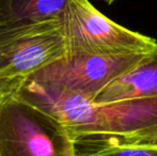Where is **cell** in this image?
Returning a JSON list of instances; mask_svg holds the SVG:
<instances>
[{
  "instance_id": "6",
  "label": "cell",
  "mask_w": 157,
  "mask_h": 156,
  "mask_svg": "<svg viewBox=\"0 0 157 156\" xmlns=\"http://www.w3.org/2000/svg\"><path fill=\"white\" fill-rule=\"evenodd\" d=\"M145 97H157V45L138 64L106 87L93 102Z\"/></svg>"
},
{
  "instance_id": "1",
  "label": "cell",
  "mask_w": 157,
  "mask_h": 156,
  "mask_svg": "<svg viewBox=\"0 0 157 156\" xmlns=\"http://www.w3.org/2000/svg\"><path fill=\"white\" fill-rule=\"evenodd\" d=\"M3 89L58 121L74 142L99 146L157 144V97L95 103L31 79Z\"/></svg>"
},
{
  "instance_id": "5",
  "label": "cell",
  "mask_w": 157,
  "mask_h": 156,
  "mask_svg": "<svg viewBox=\"0 0 157 156\" xmlns=\"http://www.w3.org/2000/svg\"><path fill=\"white\" fill-rule=\"evenodd\" d=\"M147 54L118 56L66 54L29 79L56 86L94 101L106 87L138 64Z\"/></svg>"
},
{
  "instance_id": "7",
  "label": "cell",
  "mask_w": 157,
  "mask_h": 156,
  "mask_svg": "<svg viewBox=\"0 0 157 156\" xmlns=\"http://www.w3.org/2000/svg\"><path fill=\"white\" fill-rule=\"evenodd\" d=\"M70 0H0V28L60 19Z\"/></svg>"
},
{
  "instance_id": "3",
  "label": "cell",
  "mask_w": 157,
  "mask_h": 156,
  "mask_svg": "<svg viewBox=\"0 0 157 156\" xmlns=\"http://www.w3.org/2000/svg\"><path fill=\"white\" fill-rule=\"evenodd\" d=\"M60 21L67 43V54H147L157 45L156 40L126 29L109 19L89 0H70Z\"/></svg>"
},
{
  "instance_id": "9",
  "label": "cell",
  "mask_w": 157,
  "mask_h": 156,
  "mask_svg": "<svg viewBox=\"0 0 157 156\" xmlns=\"http://www.w3.org/2000/svg\"><path fill=\"white\" fill-rule=\"evenodd\" d=\"M103 1H105L106 3H108V4H110V3H112V2L114 1V0H103Z\"/></svg>"
},
{
  "instance_id": "8",
  "label": "cell",
  "mask_w": 157,
  "mask_h": 156,
  "mask_svg": "<svg viewBox=\"0 0 157 156\" xmlns=\"http://www.w3.org/2000/svg\"><path fill=\"white\" fill-rule=\"evenodd\" d=\"M75 156H157V144L153 146H99L74 142Z\"/></svg>"
},
{
  "instance_id": "4",
  "label": "cell",
  "mask_w": 157,
  "mask_h": 156,
  "mask_svg": "<svg viewBox=\"0 0 157 156\" xmlns=\"http://www.w3.org/2000/svg\"><path fill=\"white\" fill-rule=\"evenodd\" d=\"M66 54L60 19L0 28V88L29 79Z\"/></svg>"
},
{
  "instance_id": "2",
  "label": "cell",
  "mask_w": 157,
  "mask_h": 156,
  "mask_svg": "<svg viewBox=\"0 0 157 156\" xmlns=\"http://www.w3.org/2000/svg\"><path fill=\"white\" fill-rule=\"evenodd\" d=\"M0 156H75L74 140L49 115L0 89Z\"/></svg>"
}]
</instances>
